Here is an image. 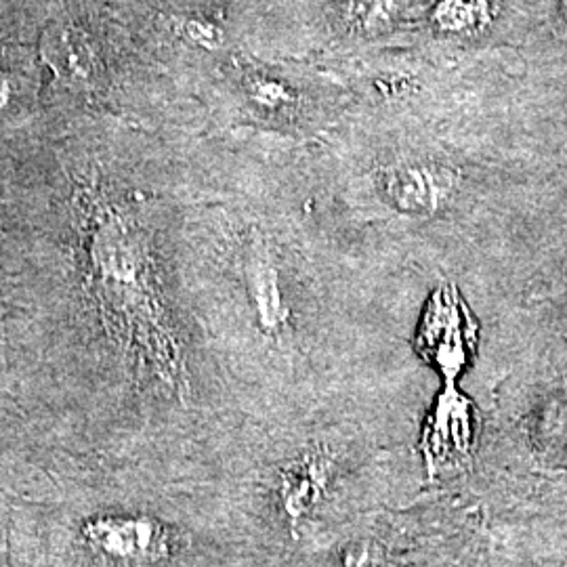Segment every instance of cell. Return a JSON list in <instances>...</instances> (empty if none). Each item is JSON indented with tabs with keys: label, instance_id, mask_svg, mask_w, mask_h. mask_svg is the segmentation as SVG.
<instances>
[{
	"label": "cell",
	"instance_id": "1",
	"mask_svg": "<svg viewBox=\"0 0 567 567\" xmlns=\"http://www.w3.org/2000/svg\"><path fill=\"white\" fill-rule=\"evenodd\" d=\"M91 210L89 264L103 313L118 339L150 360L166 385L182 389L185 374L179 344L164 320L140 225L114 204H93Z\"/></svg>",
	"mask_w": 567,
	"mask_h": 567
},
{
	"label": "cell",
	"instance_id": "2",
	"mask_svg": "<svg viewBox=\"0 0 567 567\" xmlns=\"http://www.w3.org/2000/svg\"><path fill=\"white\" fill-rule=\"evenodd\" d=\"M82 538L95 553L124 567L156 566L171 555L168 529L150 517H97L82 526Z\"/></svg>",
	"mask_w": 567,
	"mask_h": 567
},
{
	"label": "cell",
	"instance_id": "3",
	"mask_svg": "<svg viewBox=\"0 0 567 567\" xmlns=\"http://www.w3.org/2000/svg\"><path fill=\"white\" fill-rule=\"evenodd\" d=\"M419 343L426 358L442 370L447 383L465 368L468 351L475 344V332L458 290L452 286L437 290L429 301Z\"/></svg>",
	"mask_w": 567,
	"mask_h": 567
},
{
	"label": "cell",
	"instance_id": "4",
	"mask_svg": "<svg viewBox=\"0 0 567 567\" xmlns=\"http://www.w3.org/2000/svg\"><path fill=\"white\" fill-rule=\"evenodd\" d=\"M381 189L386 203L410 217L435 215L452 198L458 173L433 161H402L381 173Z\"/></svg>",
	"mask_w": 567,
	"mask_h": 567
},
{
	"label": "cell",
	"instance_id": "5",
	"mask_svg": "<svg viewBox=\"0 0 567 567\" xmlns=\"http://www.w3.org/2000/svg\"><path fill=\"white\" fill-rule=\"evenodd\" d=\"M42 61L65 86L91 91L103 74L102 53L95 41L74 23H53L41 42Z\"/></svg>",
	"mask_w": 567,
	"mask_h": 567
},
{
	"label": "cell",
	"instance_id": "6",
	"mask_svg": "<svg viewBox=\"0 0 567 567\" xmlns=\"http://www.w3.org/2000/svg\"><path fill=\"white\" fill-rule=\"evenodd\" d=\"M243 271L259 326L267 334H280L288 326L290 309L284 301L274 250L261 234H255L244 246Z\"/></svg>",
	"mask_w": 567,
	"mask_h": 567
},
{
	"label": "cell",
	"instance_id": "7",
	"mask_svg": "<svg viewBox=\"0 0 567 567\" xmlns=\"http://www.w3.org/2000/svg\"><path fill=\"white\" fill-rule=\"evenodd\" d=\"M471 402L463 398L452 383H447L446 391L437 400L435 412L431 416V423L426 426L425 446L426 454L433 447H440L435 452L437 463H444L452 454L450 447L456 446L458 456L468 454V447L473 442V421H471Z\"/></svg>",
	"mask_w": 567,
	"mask_h": 567
},
{
	"label": "cell",
	"instance_id": "8",
	"mask_svg": "<svg viewBox=\"0 0 567 567\" xmlns=\"http://www.w3.org/2000/svg\"><path fill=\"white\" fill-rule=\"evenodd\" d=\"M328 482V465L324 458H303L292 466L282 480V503L290 522H299L309 508L322 498Z\"/></svg>",
	"mask_w": 567,
	"mask_h": 567
},
{
	"label": "cell",
	"instance_id": "9",
	"mask_svg": "<svg viewBox=\"0 0 567 567\" xmlns=\"http://www.w3.org/2000/svg\"><path fill=\"white\" fill-rule=\"evenodd\" d=\"M244 89L257 112L269 118L290 121L299 112V91L282 79L252 72L244 79Z\"/></svg>",
	"mask_w": 567,
	"mask_h": 567
},
{
	"label": "cell",
	"instance_id": "10",
	"mask_svg": "<svg viewBox=\"0 0 567 567\" xmlns=\"http://www.w3.org/2000/svg\"><path fill=\"white\" fill-rule=\"evenodd\" d=\"M492 20L489 0H440L433 9V23L446 34H473Z\"/></svg>",
	"mask_w": 567,
	"mask_h": 567
},
{
	"label": "cell",
	"instance_id": "11",
	"mask_svg": "<svg viewBox=\"0 0 567 567\" xmlns=\"http://www.w3.org/2000/svg\"><path fill=\"white\" fill-rule=\"evenodd\" d=\"M400 13V0H351L349 18L355 30L379 34L391 28Z\"/></svg>",
	"mask_w": 567,
	"mask_h": 567
},
{
	"label": "cell",
	"instance_id": "12",
	"mask_svg": "<svg viewBox=\"0 0 567 567\" xmlns=\"http://www.w3.org/2000/svg\"><path fill=\"white\" fill-rule=\"evenodd\" d=\"M183 37L204 49H217L224 44V32L213 23L206 20H183Z\"/></svg>",
	"mask_w": 567,
	"mask_h": 567
},
{
	"label": "cell",
	"instance_id": "13",
	"mask_svg": "<svg viewBox=\"0 0 567 567\" xmlns=\"http://www.w3.org/2000/svg\"><path fill=\"white\" fill-rule=\"evenodd\" d=\"M564 18H566L567 21V0H564Z\"/></svg>",
	"mask_w": 567,
	"mask_h": 567
}]
</instances>
